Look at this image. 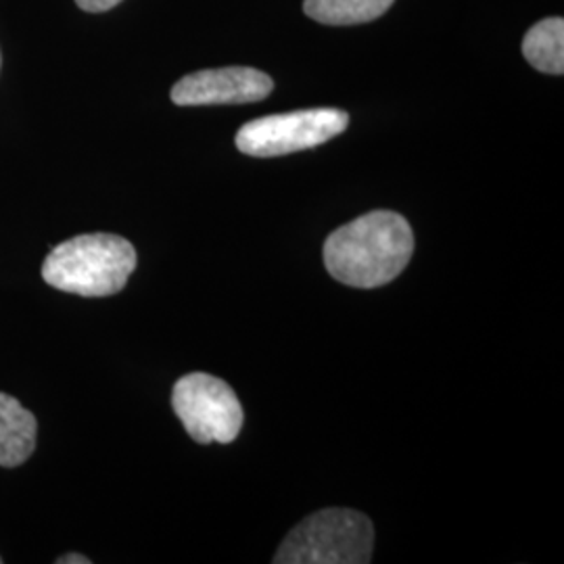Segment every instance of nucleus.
Returning a JSON list of instances; mask_svg holds the SVG:
<instances>
[{
  "instance_id": "nucleus-1",
  "label": "nucleus",
  "mask_w": 564,
  "mask_h": 564,
  "mask_svg": "<svg viewBox=\"0 0 564 564\" xmlns=\"http://www.w3.org/2000/svg\"><path fill=\"white\" fill-rule=\"evenodd\" d=\"M414 253V235L395 212H370L324 242V263L335 281L377 289L398 279Z\"/></svg>"
},
{
  "instance_id": "nucleus-2",
  "label": "nucleus",
  "mask_w": 564,
  "mask_h": 564,
  "mask_svg": "<svg viewBox=\"0 0 564 564\" xmlns=\"http://www.w3.org/2000/svg\"><path fill=\"white\" fill-rule=\"evenodd\" d=\"M137 268V249L118 235H80L51 249L42 279L53 289L80 297L120 293Z\"/></svg>"
},
{
  "instance_id": "nucleus-3",
  "label": "nucleus",
  "mask_w": 564,
  "mask_h": 564,
  "mask_svg": "<svg viewBox=\"0 0 564 564\" xmlns=\"http://www.w3.org/2000/svg\"><path fill=\"white\" fill-rule=\"evenodd\" d=\"M375 527L351 508H326L297 524L282 542L276 564H366L372 561Z\"/></svg>"
},
{
  "instance_id": "nucleus-4",
  "label": "nucleus",
  "mask_w": 564,
  "mask_h": 564,
  "mask_svg": "<svg viewBox=\"0 0 564 564\" xmlns=\"http://www.w3.org/2000/svg\"><path fill=\"white\" fill-rule=\"evenodd\" d=\"M349 126L341 109H302L247 121L237 132V147L251 158H281L321 147L339 137Z\"/></svg>"
},
{
  "instance_id": "nucleus-5",
  "label": "nucleus",
  "mask_w": 564,
  "mask_h": 564,
  "mask_svg": "<svg viewBox=\"0 0 564 564\" xmlns=\"http://www.w3.org/2000/svg\"><path fill=\"white\" fill-rule=\"evenodd\" d=\"M172 408L197 444H232L242 429V405L235 389L205 372L182 377L172 391Z\"/></svg>"
},
{
  "instance_id": "nucleus-6",
  "label": "nucleus",
  "mask_w": 564,
  "mask_h": 564,
  "mask_svg": "<svg viewBox=\"0 0 564 564\" xmlns=\"http://www.w3.org/2000/svg\"><path fill=\"white\" fill-rule=\"evenodd\" d=\"M272 90V78L256 67H220L184 76L174 84L170 97L178 107L245 105L263 101Z\"/></svg>"
},
{
  "instance_id": "nucleus-7",
  "label": "nucleus",
  "mask_w": 564,
  "mask_h": 564,
  "mask_svg": "<svg viewBox=\"0 0 564 564\" xmlns=\"http://www.w3.org/2000/svg\"><path fill=\"white\" fill-rule=\"evenodd\" d=\"M39 423L13 395L0 393V466L18 468L36 449Z\"/></svg>"
},
{
  "instance_id": "nucleus-8",
  "label": "nucleus",
  "mask_w": 564,
  "mask_h": 564,
  "mask_svg": "<svg viewBox=\"0 0 564 564\" xmlns=\"http://www.w3.org/2000/svg\"><path fill=\"white\" fill-rule=\"evenodd\" d=\"M524 59L538 72L563 76L564 72V21L547 18L535 23L523 41Z\"/></svg>"
},
{
  "instance_id": "nucleus-9",
  "label": "nucleus",
  "mask_w": 564,
  "mask_h": 564,
  "mask_svg": "<svg viewBox=\"0 0 564 564\" xmlns=\"http://www.w3.org/2000/svg\"><path fill=\"white\" fill-rule=\"evenodd\" d=\"M395 0H303V11L324 25H358L379 20Z\"/></svg>"
},
{
  "instance_id": "nucleus-10",
  "label": "nucleus",
  "mask_w": 564,
  "mask_h": 564,
  "mask_svg": "<svg viewBox=\"0 0 564 564\" xmlns=\"http://www.w3.org/2000/svg\"><path fill=\"white\" fill-rule=\"evenodd\" d=\"M120 2L121 0H76V4L86 13H105Z\"/></svg>"
},
{
  "instance_id": "nucleus-11",
  "label": "nucleus",
  "mask_w": 564,
  "mask_h": 564,
  "mask_svg": "<svg viewBox=\"0 0 564 564\" xmlns=\"http://www.w3.org/2000/svg\"><path fill=\"white\" fill-rule=\"evenodd\" d=\"M57 564H90V558L82 556V554H67L57 558Z\"/></svg>"
},
{
  "instance_id": "nucleus-12",
  "label": "nucleus",
  "mask_w": 564,
  "mask_h": 564,
  "mask_svg": "<svg viewBox=\"0 0 564 564\" xmlns=\"http://www.w3.org/2000/svg\"><path fill=\"white\" fill-rule=\"evenodd\" d=\"M0 67H2V55H0Z\"/></svg>"
},
{
  "instance_id": "nucleus-13",
  "label": "nucleus",
  "mask_w": 564,
  "mask_h": 564,
  "mask_svg": "<svg viewBox=\"0 0 564 564\" xmlns=\"http://www.w3.org/2000/svg\"><path fill=\"white\" fill-rule=\"evenodd\" d=\"M0 563H2V558H0Z\"/></svg>"
}]
</instances>
